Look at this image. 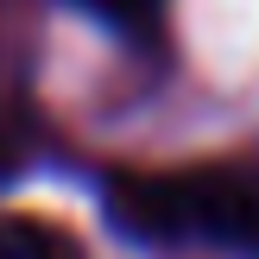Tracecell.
<instances>
[{"label": "cell", "instance_id": "cell-1", "mask_svg": "<svg viewBox=\"0 0 259 259\" xmlns=\"http://www.w3.org/2000/svg\"><path fill=\"white\" fill-rule=\"evenodd\" d=\"M108 209L146 240L209 234V240H234V247H259V158L164 171V177H114Z\"/></svg>", "mask_w": 259, "mask_h": 259}, {"label": "cell", "instance_id": "cell-3", "mask_svg": "<svg viewBox=\"0 0 259 259\" xmlns=\"http://www.w3.org/2000/svg\"><path fill=\"white\" fill-rule=\"evenodd\" d=\"M82 7H95L101 19H114V25H146L152 13H158V0H82Z\"/></svg>", "mask_w": 259, "mask_h": 259}, {"label": "cell", "instance_id": "cell-2", "mask_svg": "<svg viewBox=\"0 0 259 259\" xmlns=\"http://www.w3.org/2000/svg\"><path fill=\"white\" fill-rule=\"evenodd\" d=\"M0 259H82V247L45 215H0Z\"/></svg>", "mask_w": 259, "mask_h": 259}]
</instances>
